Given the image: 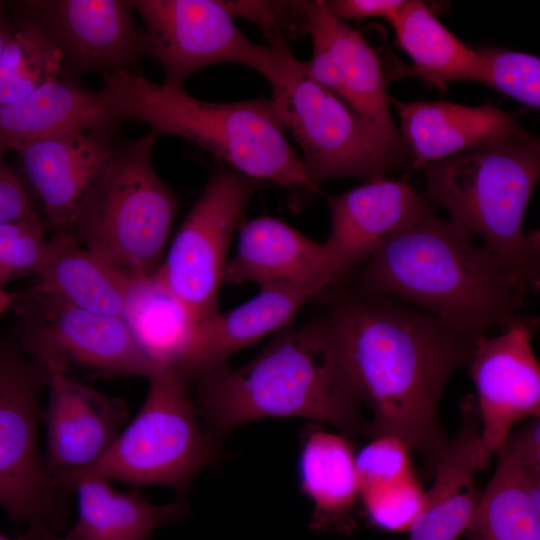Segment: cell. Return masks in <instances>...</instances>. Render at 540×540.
<instances>
[{"instance_id":"obj_22","label":"cell","mask_w":540,"mask_h":540,"mask_svg":"<svg viewBox=\"0 0 540 540\" xmlns=\"http://www.w3.org/2000/svg\"><path fill=\"white\" fill-rule=\"evenodd\" d=\"M399 116L413 170L526 132L517 114L492 104L417 101L399 104Z\"/></svg>"},{"instance_id":"obj_26","label":"cell","mask_w":540,"mask_h":540,"mask_svg":"<svg viewBox=\"0 0 540 540\" xmlns=\"http://www.w3.org/2000/svg\"><path fill=\"white\" fill-rule=\"evenodd\" d=\"M128 279L58 229L48 238L42 269L30 286L79 309L122 318Z\"/></svg>"},{"instance_id":"obj_12","label":"cell","mask_w":540,"mask_h":540,"mask_svg":"<svg viewBox=\"0 0 540 540\" xmlns=\"http://www.w3.org/2000/svg\"><path fill=\"white\" fill-rule=\"evenodd\" d=\"M7 6L11 18L34 23L53 41L62 55L61 77L133 73L149 53L146 33L128 1L17 0Z\"/></svg>"},{"instance_id":"obj_27","label":"cell","mask_w":540,"mask_h":540,"mask_svg":"<svg viewBox=\"0 0 540 540\" xmlns=\"http://www.w3.org/2000/svg\"><path fill=\"white\" fill-rule=\"evenodd\" d=\"M359 499L369 521L389 531H408L420 514L425 491L409 449L396 438H373L355 457Z\"/></svg>"},{"instance_id":"obj_16","label":"cell","mask_w":540,"mask_h":540,"mask_svg":"<svg viewBox=\"0 0 540 540\" xmlns=\"http://www.w3.org/2000/svg\"><path fill=\"white\" fill-rule=\"evenodd\" d=\"M224 282L254 283L260 289L289 286L322 293L340 282L325 243H318L280 219L261 216L241 222Z\"/></svg>"},{"instance_id":"obj_30","label":"cell","mask_w":540,"mask_h":540,"mask_svg":"<svg viewBox=\"0 0 540 540\" xmlns=\"http://www.w3.org/2000/svg\"><path fill=\"white\" fill-rule=\"evenodd\" d=\"M122 319L157 367L180 369L195 323L157 274L128 279Z\"/></svg>"},{"instance_id":"obj_32","label":"cell","mask_w":540,"mask_h":540,"mask_svg":"<svg viewBox=\"0 0 540 540\" xmlns=\"http://www.w3.org/2000/svg\"><path fill=\"white\" fill-rule=\"evenodd\" d=\"M48 238L37 213L0 224V289L42 269Z\"/></svg>"},{"instance_id":"obj_1","label":"cell","mask_w":540,"mask_h":540,"mask_svg":"<svg viewBox=\"0 0 540 540\" xmlns=\"http://www.w3.org/2000/svg\"><path fill=\"white\" fill-rule=\"evenodd\" d=\"M341 293L319 317L350 387L372 411L369 436L400 440L432 469L445 440L443 390L484 336L385 294Z\"/></svg>"},{"instance_id":"obj_37","label":"cell","mask_w":540,"mask_h":540,"mask_svg":"<svg viewBox=\"0 0 540 540\" xmlns=\"http://www.w3.org/2000/svg\"><path fill=\"white\" fill-rule=\"evenodd\" d=\"M15 29L8 11L7 2L0 0V52L12 39Z\"/></svg>"},{"instance_id":"obj_34","label":"cell","mask_w":540,"mask_h":540,"mask_svg":"<svg viewBox=\"0 0 540 540\" xmlns=\"http://www.w3.org/2000/svg\"><path fill=\"white\" fill-rule=\"evenodd\" d=\"M233 18L254 22L267 40L295 37L308 33L309 1H222Z\"/></svg>"},{"instance_id":"obj_14","label":"cell","mask_w":540,"mask_h":540,"mask_svg":"<svg viewBox=\"0 0 540 540\" xmlns=\"http://www.w3.org/2000/svg\"><path fill=\"white\" fill-rule=\"evenodd\" d=\"M536 319L521 316L496 337H482L468 363L480 421V469L518 421L540 414V366L532 348Z\"/></svg>"},{"instance_id":"obj_15","label":"cell","mask_w":540,"mask_h":540,"mask_svg":"<svg viewBox=\"0 0 540 540\" xmlns=\"http://www.w3.org/2000/svg\"><path fill=\"white\" fill-rule=\"evenodd\" d=\"M44 457L50 475L96 462L122 431L129 412L122 398L110 397L61 372H48Z\"/></svg>"},{"instance_id":"obj_18","label":"cell","mask_w":540,"mask_h":540,"mask_svg":"<svg viewBox=\"0 0 540 540\" xmlns=\"http://www.w3.org/2000/svg\"><path fill=\"white\" fill-rule=\"evenodd\" d=\"M115 128L71 130L21 145L15 151L46 222L65 228L110 157Z\"/></svg>"},{"instance_id":"obj_23","label":"cell","mask_w":540,"mask_h":540,"mask_svg":"<svg viewBox=\"0 0 540 540\" xmlns=\"http://www.w3.org/2000/svg\"><path fill=\"white\" fill-rule=\"evenodd\" d=\"M121 122L108 91H92L59 77L13 103L0 106V159L9 149L47 136Z\"/></svg>"},{"instance_id":"obj_33","label":"cell","mask_w":540,"mask_h":540,"mask_svg":"<svg viewBox=\"0 0 540 540\" xmlns=\"http://www.w3.org/2000/svg\"><path fill=\"white\" fill-rule=\"evenodd\" d=\"M483 62L481 84L492 87L522 104L540 107V59L534 55L486 47L477 49Z\"/></svg>"},{"instance_id":"obj_3","label":"cell","mask_w":540,"mask_h":540,"mask_svg":"<svg viewBox=\"0 0 540 540\" xmlns=\"http://www.w3.org/2000/svg\"><path fill=\"white\" fill-rule=\"evenodd\" d=\"M192 383L204 428L219 442L234 428L267 417L325 422L346 436L370 433L319 316L276 332L248 363L210 368Z\"/></svg>"},{"instance_id":"obj_39","label":"cell","mask_w":540,"mask_h":540,"mask_svg":"<svg viewBox=\"0 0 540 540\" xmlns=\"http://www.w3.org/2000/svg\"><path fill=\"white\" fill-rule=\"evenodd\" d=\"M11 301V293L6 292L4 289H0V316L9 309Z\"/></svg>"},{"instance_id":"obj_28","label":"cell","mask_w":540,"mask_h":540,"mask_svg":"<svg viewBox=\"0 0 540 540\" xmlns=\"http://www.w3.org/2000/svg\"><path fill=\"white\" fill-rule=\"evenodd\" d=\"M355 453L348 436L309 425L301 433L298 477L314 504L312 527H341L359 499Z\"/></svg>"},{"instance_id":"obj_2","label":"cell","mask_w":540,"mask_h":540,"mask_svg":"<svg viewBox=\"0 0 540 540\" xmlns=\"http://www.w3.org/2000/svg\"><path fill=\"white\" fill-rule=\"evenodd\" d=\"M357 287L396 298L476 336L521 316L525 295L495 256L428 206L361 265Z\"/></svg>"},{"instance_id":"obj_38","label":"cell","mask_w":540,"mask_h":540,"mask_svg":"<svg viewBox=\"0 0 540 540\" xmlns=\"http://www.w3.org/2000/svg\"><path fill=\"white\" fill-rule=\"evenodd\" d=\"M51 529L41 526H31L21 535L9 537L0 533V540H47Z\"/></svg>"},{"instance_id":"obj_6","label":"cell","mask_w":540,"mask_h":540,"mask_svg":"<svg viewBox=\"0 0 540 540\" xmlns=\"http://www.w3.org/2000/svg\"><path fill=\"white\" fill-rule=\"evenodd\" d=\"M268 42L256 71L270 83L276 116L301 147L306 174L317 189L332 178H385L388 171L411 165L407 145L385 136L316 82L285 39Z\"/></svg>"},{"instance_id":"obj_9","label":"cell","mask_w":540,"mask_h":540,"mask_svg":"<svg viewBox=\"0 0 540 540\" xmlns=\"http://www.w3.org/2000/svg\"><path fill=\"white\" fill-rule=\"evenodd\" d=\"M49 373L16 340L0 336V507L16 524L66 527L70 493L57 488L37 444Z\"/></svg>"},{"instance_id":"obj_13","label":"cell","mask_w":540,"mask_h":540,"mask_svg":"<svg viewBox=\"0 0 540 540\" xmlns=\"http://www.w3.org/2000/svg\"><path fill=\"white\" fill-rule=\"evenodd\" d=\"M145 25L149 53L165 84L183 87L195 72L233 62L256 69L264 45L247 38L217 0H129Z\"/></svg>"},{"instance_id":"obj_21","label":"cell","mask_w":540,"mask_h":540,"mask_svg":"<svg viewBox=\"0 0 540 540\" xmlns=\"http://www.w3.org/2000/svg\"><path fill=\"white\" fill-rule=\"evenodd\" d=\"M321 294L314 288L271 287L229 311L218 310L195 323L187 357L177 371L190 383L199 373L227 363L236 351L291 325L305 304Z\"/></svg>"},{"instance_id":"obj_10","label":"cell","mask_w":540,"mask_h":540,"mask_svg":"<svg viewBox=\"0 0 540 540\" xmlns=\"http://www.w3.org/2000/svg\"><path fill=\"white\" fill-rule=\"evenodd\" d=\"M9 309L16 315V342L48 372L149 377L158 368L122 318L79 309L32 286L12 292Z\"/></svg>"},{"instance_id":"obj_20","label":"cell","mask_w":540,"mask_h":540,"mask_svg":"<svg viewBox=\"0 0 540 540\" xmlns=\"http://www.w3.org/2000/svg\"><path fill=\"white\" fill-rule=\"evenodd\" d=\"M460 409V429L455 437L444 440L438 452L433 484L425 491L408 540H455L474 517L480 498L475 484V473L480 470V421L473 397L464 398Z\"/></svg>"},{"instance_id":"obj_19","label":"cell","mask_w":540,"mask_h":540,"mask_svg":"<svg viewBox=\"0 0 540 540\" xmlns=\"http://www.w3.org/2000/svg\"><path fill=\"white\" fill-rule=\"evenodd\" d=\"M497 467L468 529L473 540H540V430L523 425L496 452Z\"/></svg>"},{"instance_id":"obj_7","label":"cell","mask_w":540,"mask_h":540,"mask_svg":"<svg viewBox=\"0 0 540 540\" xmlns=\"http://www.w3.org/2000/svg\"><path fill=\"white\" fill-rule=\"evenodd\" d=\"M156 135L114 149L63 228L126 277L155 275L178 210L173 190L152 164Z\"/></svg>"},{"instance_id":"obj_8","label":"cell","mask_w":540,"mask_h":540,"mask_svg":"<svg viewBox=\"0 0 540 540\" xmlns=\"http://www.w3.org/2000/svg\"><path fill=\"white\" fill-rule=\"evenodd\" d=\"M148 378L145 401L132 422L92 465L52 475L56 487L71 494L79 481L99 478L165 485L187 497L199 471L220 457V442L204 428L191 384L179 371L160 366Z\"/></svg>"},{"instance_id":"obj_25","label":"cell","mask_w":540,"mask_h":540,"mask_svg":"<svg viewBox=\"0 0 540 540\" xmlns=\"http://www.w3.org/2000/svg\"><path fill=\"white\" fill-rule=\"evenodd\" d=\"M78 517L64 534L50 532L47 540H148L159 526L183 519L187 497L166 505L149 502L136 490H114L109 481L86 478L75 484Z\"/></svg>"},{"instance_id":"obj_24","label":"cell","mask_w":540,"mask_h":540,"mask_svg":"<svg viewBox=\"0 0 540 540\" xmlns=\"http://www.w3.org/2000/svg\"><path fill=\"white\" fill-rule=\"evenodd\" d=\"M308 33L324 45L332 60L339 82L337 96L385 136L404 142L391 116L379 58L362 34L333 17L323 0L308 3Z\"/></svg>"},{"instance_id":"obj_29","label":"cell","mask_w":540,"mask_h":540,"mask_svg":"<svg viewBox=\"0 0 540 540\" xmlns=\"http://www.w3.org/2000/svg\"><path fill=\"white\" fill-rule=\"evenodd\" d=\"M399 46L412 59L399 75L417 76L440 89L451 81L481 83L483 62L478 50L461 42L420 0H406L389 21Z\"/></svg>"},{"instance_id":"obj_35","label":"cell","mask_w":540,"mask_h":540,"mask_svg":"<svg viewBox=\"0 0 540 540\" xmlns=\"http://www.w3.org/2000/svg\"><path fill=\"white\" fill-rule=\"evenodd\" d=\"M35 213L26 189L0 159V224Z\"/></svg>"},{"instance_id":"obj_36","label":"cell","mask_w":540,"mask_h":540,"mask_svg":"<svg viewBox=\"0 0 540 540\" xmlns=\"http://www.w3.org/2000/svg\"><path fill=\"white\" fill-rule=\"evenodd\" d=\"M406 0H331L325 1L329 13L339 19H364L382 17L392 20Z\"/></svg>"},{"instance_id":"obj_31","label":"cell","mask_w":540,"mask_h":540,"mask_svg":"<svg viewBox=\"0 0 540 540\" xmlns=\"http://www.w3.org/2000/svg\"><path fill=\"white\" fill-rule=\"evenodd\" d=\"M11 19L16 29L0 52V106L28 96L62 72L61 52L49 36L32 22Z\"/></svg>"},{"instance_id":"obj_17","label":"cell","mask_w":540,"mask_h":540,"mask_svg":"<svg viewBox=\"0 0 540 540\" xmlns=\"http://www.w3.org/2000/svg\"><path fill=\"white\" fill-rule=\"evenodd\" d=\"M331 233L325 245L342 282L386 240L431 204L407 182L377 178L327 196Z\"/></svg>"},{"instance_id":"obj_4","label":"cell","mask_w":540,"mask_h":540,"mask_svg":"<svg viewBox=\"0 0 540 540\" xmlns=\"http://www.w3.org/2000/svg\"><path fill=\"white\" fill-rule=\"evenodd\" d=\"M103 88L121 121L146 124L156 136L192 141L256 183L320 191L286 139L271 99L208 102L183 87L154 83L127 70L104 74Z\"/></svg>"},{"instance_id":"obj_11","label":"cell","mask_w":540,"mask_h":540,"mask_svg":"<svg viewBox=\"0 0 540 540\" xmlns=\"http://www.w3.org/2000/svg\"><path fill=\"white\" fill-rule=\"evenodd\" d=\"M257 185L227 166L215 170L156 273L194 323L218 311L230 243Z\"/></svg>"},{"instance_id":"obj_5","label":"cell","mask_w":540,"mask_h":540,"mask_svg":"<svg viewBox=\"0 0 540 540\" xmlns=\"http://www.w3.org/2000/svg\"><path fill=\"white\" fill-rule=\"evenodd\" d=\"M431 205L498 260L524 295L539 290V231L523 232V219L540 176V141L527 131L423 167Z\"/></svg>"}]
</instances>
